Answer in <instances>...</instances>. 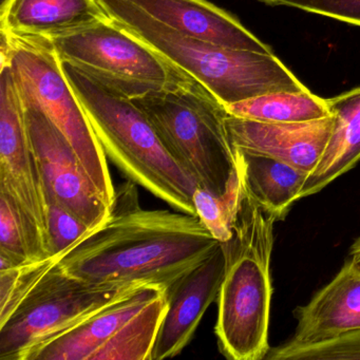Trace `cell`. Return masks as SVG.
<instances>
[{"mask_svg": "<svg viewBox=\"0 0 360 360\" xmlns=\"http://www.w3.org/2000/svg\"><path fill=\"white\" fill-rule=\"evenodd\" d=\"M172 30L229 49L271 53L273 50L235 16L207 0H126Z\"/></svg>", "mask_w": 360, "mask_h": 360, "instance_id": "14", "label": "cell"}, {"mask_svg": "<svg viewBox=\"0 0 360 360\" xmlns=\"http://www.w3.org/2000/svg\"><path fill=\"white\" fill-rule=\"evenodd\" d=\"M100 0H6L0 30L52 39L110 18Z\"/></svg>", "mask_w": 360, "mask_h": 360, "instance_id": "16", "label": "cell"}, {"mask_svg": "<svg viewBox=\"0 0 360 360\" xmlns=\"http://www.w3.org/2000/svg\"><path fill=\"white\" fill-rule=\"evenodd\" d=\"M166 309L165 292L128 320L91 360H150Z\"/></svg>", "mask_w": 360, "mask_h": 360, "instance_id": "20", "label": "cell"}, {"mask_svg": "<svg viewBox=\"0 0 360 360\" xmlns=\"http://www.w3.org/2000/svg\"><path fill=\"white\" fill-rule=\"evenodd\" d=\"M349 257L360 264V236L349 248Z\"/></svg>", "mask_w": 360, "mask_h": 360, "instance_id": "27", "label": "cell"}, {"mask_svg": "<svg viewBox=\"0 0 360 360\" xmlns=\"http://www.w3.org/2000/svg\"><path fill=\"white\" fill-rule=\"evenodd\" d=\"M225 124L235 150L266 155L309 174L323 155L334 117L303 123H267L229 113Z\"/></svg>", "mask_w": 360, "mask_h": 360, "instance_id": "12", "label": "cell"}, {"mask_svg": "<svg viewBox=\"0 0 360 360\" xmlns=\"http://www.w3.org/2000/svg\"><path fill=\"white\" fill-rule=\"evenodd\" d=\"M1 63L11 67L20 98L37 105L68 141L100 199H115L106 155L51 41L1 31Z\"/></svg>", "mask_w": 360, "mask_h": 360, "instance_id": "6", "label": "cell"}, {"mask_svg": "<svg viewBox=\"0 0 360 360\" xmlns=\"http://www.w3.org/2000/svg\"><path fill=\"white\" fill-rule=\"evenodd\" d=\"M226 258L222 244L166 290L167 309L150 360L176 357L191 342L208 307L218 299Z\"/></svg>", "mask_w": 360, "mask_h": 360, "instance_id": "11", "label": "cell"}, {"mask_svg": "<svg viewBox=\"0 0 360 360\" xmlns=\"http://www.w3.org/2000/svg\"><path fill=\"white\" fill-rule=\"evenodd\" d=\"M167 288L141 284L68 330L37 345L22 360H91L117 330Z\"/></svg>", "mask_w": 360, "mask_h": 360, "instance_id": "13", "label": "cell"}, {"mask_svg": "<svg viewBox=\"0 0 360 360\" xmlns=\"http://www.w3.org/2000/svg\"><path fill=\"white\" fill-rule=\"evenodd\" d=\"M131 100L197 187L214 195L226 191L238 161L223 103L189 75L165 89Z\"/></svg>", "mask_w": 360, "mask_h": 360, "instance_id": "5", "label": "cell"}, {"mask_svg": "<svg viewBox=\"0 0 360 360\" xmlns=\"http://www.w3.org/2000/svg\"><path fill=\"white\" fill-rule=\"evenodd\" d=\"M245 195L239 165L222 195H214L200 187L195 188L193 203L197 216L220 243H225L233 237V224Z\"/></svg>", "mask_w": 360, "mask_h": 360, "instance_id": "22", "label": "cell"}, {"mask_svg": "<svg viewBox=\"0 0 360 360\" xmlns=\"http://www.w3.org/2000/svg\"><path fill=\"white\" fill-rule=\"evenodd\" d=\"M265 5L283 6L360 27V0H259Z\"/></svg>", "mask_w": 360, "mask_h": 360, "instance_id": "26", "label": "cell"}, {"mask_svg": "<svg viewBox=\"0 0 360 360\" xmlns=\"http://www.w3.org/2000/svg\"><path fill=\"white\" fill-rule=\"evenodd\" d=\"M148 284V283H143ZM134 285H98L54 264L0 322V359L22 360L33 347L89 317Z\"/></svg>", "mask_w": 360, "mask_h": 360, "instance_id": "8", "label": "cell"}, {"mask_svg": "<svg viewBox=\"0 0 360 360\" xmlns=\"http://www.w3.org/2000/svg\"><path fill=\"white\" fill-rule=\"evenodd\" d=\"M49 41L63 63L129 98L165 89L187 75L112 18Z\"/></svg>", "mask_w": 360, "mask_h": 360, "instance_id": "7", "label": "cell"}, {"mask_svg": "<svg viewBox=\"0 0 360 360\" xmlns=\"http://www.w3.org/2000/svg\"><path fill=\"white\" fill-rule=\"evenodd\" d=\"M0 191L18 205L37 231L47 258L48 200L27 125L26 111L11 67L0 66Z\"/></svg>", "mask_w": 360, "mask_h": 360, "instance_id": "9", "label": "cell"}, {"mask_svg": "<svg viewBox=\"0 0 360 360\" xmlns=\"http://www.w3.org/2000/svg\"><path fill=\"white\" fill-rule=\"evenodd\" d=\"M294 335L283 347L311 345L360 328V264L347 258L309 303L294 311Z\"/></svg>", "mask_w": 360, "mask_h": 360, "instance_id": "15", "label": "cell"}, {"mask_svg": "<svg viewBox=\"0 0 360 360\" xmlns=\"http://www.w3.org/2000/svg\"><path fill=\"white\" fill-rule=\"evenodd\" d=\"M328 102L334 117L332 134L321 159L307 174L298 200L320 193L360 161V86Z\"/></svg>", "mask_w": 360, "mask_h": 360, "instance_id": "17", "label": "cell"}, {"mask_svg": "<svg viewBox=\"0 0 360 360\" xmlns=\"http://www.w3.org/2000/svg\"><path fill=\"white\" fill-rule=\"evenodd\" d=\"M225 107L229 115L267 123H303L332 115L328 100L309 90L273 92Z\"/></svg>", "mask_w": 360, "mask_h": 360, "instance_id": "19", "label": "cell"}, {"mask_svg": "<svg viewBox=\"0 0 360 360\" xmlns=\"http://www.w3.org/2000/svg\"><path fill=\"white\" fill-rule=\"evenodd\" d=\"M56 261L58 259L51 257L0 271V322L13 313Z\"/></svg>", "mask_w": 360, "mask_h": 360, "instance_id": "24", "label": "cell"}, {"mask_svg": "<svg viewBox=\"0 0 360 360\" xmlns=\"http://www.w3.org/2000/svg\"><path fill=\"white\" fill-rule=\"evenodd\" d=\"M267 360H360V328L311 345L269 349Z\"/></svg>", "mask_w": 360, "mask_h": 360, "instance_id": "23", "label": "cell"}, {"mask_svg": "<svg viewBox=\"0 0 360 360\" xmlns=\"http://www.w3.org/2000/svg\"><path fill=\"white\" fill-rule=\"evenodd\" d=\"M100 1L111 18L225 106L273 92L309 90L274 52L229 49L199 41L159 24L126 0Z\"/></svg>", "mask_w": 360, "mask_h": 360, "instance_id": "4", "label": "cell"}, {"mask_svg": "<svg viewBox=\"0 0 360 360\" xmlns=\"http://www.w3.org/2000/svg\"><path fill=\"white\" fill-rule=\"evenodd\" d=\"M276 219L246 193L233 224V237L222 244L226 258L217 303L214 333L219 351L229 360L265 359L269 345L274 225Z\"/></svg>", "mask_w": 360, "mask_h": 360, "instance_id": "3", "label": "cell"}, {"mask_svg": "<svg viewBox=\"0 0 360 360\" xmlns=\"http://www.w3.org/2000/svg\"><path fill=\"white\" fill-rule=\"evenodd\" d=\"M6 0H0V5H1V4H4L5 3Z\"/></svg>", "mask_w": 360, "mask_h": 360, "instance_id": "28", "label": "cell"}, {"mask_svg": "<svg viewBox=\"0 0 360 360\" xmlns=\"http://www.w3.org/2000/svg\"><path fill=\"white\" fill-rule=\"evenodd\" d=\"M63 67L106 157L136 185L178 212L197 216V184L134 101L72 65L63 63Z\"/></svg>", "mask_w": 360, "mask_h": 360, "instance_id": "2", "label": "cell"}, {"mask_svg": "<svg viewBox=\"0 0 360 360\" xmlns=\"http://www.w3.org/2000/svg\"><path fill=\"white\" fill-rule=\"evenodd\" d=\"M136 186L115 193L108 218L56 261L62 271L98 285L168 288L218 248L199 217L141 208Z\"/></svg>", "mask_w": 360, "mask_h": 360, "instance_id": "1", "label": "cell"}, {"mask_svg": "<svg viewBox=\"0 0 360 360\" xmlns=\"http://www.w3.org/2000/svg\"><path fill=\"white\" fill-rule=\"evenodd\" d=\"M235 153L248 195L276 221H283L299 201L307 172L266 155Z\"/></svg>", "mask_w": 360, "mask_h": 360, "instance_id": "18", "label": "cell"}, {"mask_svg": "<svg viewBox=\"0 0 360 360\" xmlns=\"http://www.w3.org/2000/svg\"><path fill=\"white\" fill-rule=\"evenodd\" d=\"M90 229L72 212L56 203L48 205V233L51 257L58 259Z\"/></svg>", "mask_w": 360, "mask_h": 360, "instance_id": "25", "label": "cell"}, {"mask_svg": "<svg viewBox=\"0 0 360 360\" xmlns=\"http://www.w3.org/2000/svg\"><path fill=\"white\" fill-rule=\"evenodd\" d=\"M22 103L48 205L58 204L79 217L90 231L96 229L108 218L110 208L94 191L64 134L39 106Z\"/></svg>", "mask_w": 360, "mask_h": 360, "instance_id": "10", "label": "cell"}, {"mask_svg": "<svg viewBox=\"0 0 360 360\" xmlns=\"http://www.w3.org/2000/svg\"><path fill=\"white\" fill-rule=\"evenodd\" d=\"M48 259L37 231L18 205L0 191V271Z\"/></svg>", "mask_w": 360, "mask_h": 360, "instance_id": "21", "label": "cell"}]
</instances>
